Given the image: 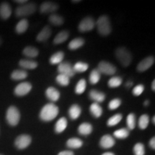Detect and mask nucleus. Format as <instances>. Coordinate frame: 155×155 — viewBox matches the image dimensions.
Returning <instances> with one entry per match:
<instances>
[{
	"label": "nucleus",
	"mask_w": 155,
	"mask_h": 155,
	"mask_svg": "<svg viewBox=\"0 0 155 155\" xmlns=\"http://www.w3.org/2000/svg\"><path fill=\"white\" fill-rule=\"evenodd\" d=\"M129 131L128 129H125V128H123V129H118L114 131V136L117 139H126L129 137Z\"/></svg>",
	"instance_id": "nucleus-33"
},
{
	"label": "nucleus",
	"mask_w": 155,
	"mask_h": 155,
	"mask_svg": "<svg viewBox=\"0 0 155 155\" xmlns=\"http://www.w3.org/2000/svg\"><path fill=\"white\" fill-rule=\"evenodd\" d=\"M0 155H2V154H0Z\"/></svg>",
	"instance_id": "nucleus-53"
},
{
	"label": "nucleus",
	"mask_w": 155,
	"mask_h": 155,
	"mask_svg": "<svg viewBox=\"0 0 155 155\" xmlns=\"http://www.w3.org/2000/svg\"><path fill=\"white\" fill-rule=\"evenodd\" d=\"M127 124L128 129L132 130L135 128L136 126V116L134 114L131 113L127 116Z\"/></svg>",
	"instance_id": "nucleus-39"
},
{
	"label": "nucleus",
	"mask_w": 155,
	"mask_h": 155,
	"mask_svg": "<svg viewBox=\"0 0 155 155\" xmlns=\"http://www.w3.org/2000/svg\"><path fill=\"white\" fill-rule=\"evenodd\" d=\"M100 73H104L105 75H112L116 73V68L114 65L106 61L100 62L97 68Z\"/></svg>",
	"instance_id": "nucleus-9"
},
{
	"label": "nucleus",
	"mask_w": 155,
	"mask_h": 155,
	"mask_svg": "<svg viewBox=\"0 0 155 155\" xmlns=\"http://www.w3.org/2000/svg\"><path fill=\"white\" fill-rule=\"evenodd\" d=\"M149 144H150V147L152 149V150H154L155 149V137H152V138L150 139Z\"/></svg>",
	"instance_id": "nucleus-44"
},
{
	"label": "nucleus",
	"mask_w": 155,
	"mask_h": 155,
	"mask_svg": "<svg viewBox=\"0 0 155 155\" xmlns=\"http://www.w3.org/2000/svg\"><path fill=\"white\" fill-rule=\"evenodd\" d=\"M29 26L28 21L26 19H21L15 27V31L17 34H22L26 32Z\"/></svg>",
	"instance_id": "nucleus-24"
},
{
	"label": "nucleus",
	"mask_w": 155,
	"mask_h": 155,
	"mask_svg": "<svg viewBox=\"0 0 155 155\" xmlns=\"http://www.w3.org/2000/svg\"><path fill=\"white\" fill-rule=\"evenodd\" d=\"M96 25L98 32L101 35L106 36L111 33V26L108 17L106 15H102L98 19Z\"/></svg>",
	"instance_id": "nucleus-2"
},
{
	"label": "nucleus",
	"mask_w": 155,
	"mask_h": 155,
	"mask_svg": "<svg viewBox=\"0 0 155 155\" xmlns=\"http://www.w3.org/2000/svg\"><path fill=\"white\" fill-rule=\"evenodd\" d=\"M59 114V108L54 104H48L42 108L40 112V119L43 121H50L53 120Z\"/></svg>",
	"instance_id": "nucleus-1"
},
{
	"label": "nucleus",
	"mask_w": 155,
	"mask_h": 155,
	"mask_svg": "<svg viewBox=\"0 0 155 155\" xmlns=\"http://www.w3.org/2000/svg\"><path fill=\"white\" fill-rule=\"evenodd\" d=\"M68 127V121L66 118L61 117V119H58V121L56 122L55 126V131L56 133L60 134L65 131Z\"/></svg>",
	"instance_id": "nucleus-20"
},
{
	"label": "nucleus",
	"mask_w": 155,
	"mask_h": 155,
	"mask_svg": "<svg viewBox=\"0 0 155 155\" xmlns=\"http://www.w3.org/2000/svg\"><path fill=\"white\" fill-rule=\"evenodd\" d=\"M154 63V58L152 56H149L144 60H142L137 65V71L139 72H144L150 68Z\"/></svg>",
	"instance_id": "nucleus-11"
},
{
	"label": "nucleus",
	"mask_w": 155,
	"mask_h": 155,
	"mask_svg": "<svg viewBox=\"0 0 155 155\" xmlns=\"http://www.w3.org/2000/svg\"><path fill=\"white\" fill-rule=\"evenodd\" d=\"M115 55L118 61L124 67L129 66L131 63V61H132L131 53L125 48L121 47L117 48L115 52Z\"/></svg>",
	"instance_id": "nucleus-4"
},
{
	"label": "nucleus",
	"mask_w": 155,
	"mask_h": 155,
	"mask_svg": "<svg viewBox=\"0 0 155 155\" xmlns=\"http://www.w3.org/2000/svg\"><path fill=\"white\" fill-rule=\"evenodd\" d=\"M93 131V127L89 123H82L78 128V131L81 135L87 136L91 134Z\"/></svg>",
	"instance_id": "nucleus-19"
},
{
	"label": "nucleus",
	"mask_w": 155,
	"mask_h": 155,
	"mask_svg": "<svg viewBox=\"0 0 155 155\" xmlns=\"http://www.w3.org/2000/svg\"><path fill=\"white\" fill-rule=\"evenodd\" d=\"M100 146L104 149H109L115 144L114 137L109 134H105L101 137L100 140Z\"/></svg>",
	"instance_id": "nucleus-13"
},
{
	"label": "nucleus",
	"mask_w": 155,
	"mask_h": 155,
	"mask_svg": "<svg viewBox=\"0 0 155 155\" xmlns=\"http://www.w3.org/2000/svg\"><path fill=\"white\" fill-rule=\"evenodd\" d=\"M149 123H150V117L147 114H143L142 116H140L139 119V127L141 129L144 130V129H147V127H148Z\"/></svg>",
	"instance_id": "nucleus-32"
},
{
	"label": "nucleus",
	"mask_w": 155,
	"mask_h": 155,
	"mask_svg": "<svg viewBox=\"0 0 155 155\" xmlns=\"http://www.w3.org/2000/svg\"><path fill=\"white\" fill-rule=\"evenodd\" d=\"M58 71L60 74H63L66 76L71 78L74 76L76 73L73 69V65H71L68 62H62L58 65Z\"/></svg>",
	"instance_id": "nucleus-7"
},
{
	"label": "nucleus",
	"mask_w": 155,
	"mask_h": 155,
	"mask_svg": "<svg viewBox=\"0 0 155 155\" xmlns=\"http://www.w3.org/2000/svg\"><path fill=\"white\" fill-rule=\"evenodd\" d=\"M58 155H74V153H73L72 151L65 150V151H63V152H59Z\"/></svg>",
	"instance_id": "nucleus-43"
},
{
	"label": "nucleus",
	"mask_w": 155,
	"mask_h": 155,
	"mask_svg": "<svg viewBox=\"0 0 155 155\" xmlns=\"http://www.w3.org/2000/svg\"><path fill=\"white\" fill-rule=\"evenodd\" d=\"M56 82L62 86H67L70 83V78L63 74H59L56 77Z\"/></svg>",
	"instance_id": "nucleus-37"
},
{
	"label": "nucleus",
	"mask_w": 155,
	"mask_h": 155,
	"mask_svg": "<svg viewBox=\"0 0 155 155\" xmlns=\"http://www.w3.org/2000/svg\"><path fill=\"white\" fill-rule=\"evenodd\" d=\"M15 2H16L17 4H19V5H23V4H25L28 2V1H26V0H16V1H15Z\"/></svg>",
	"instance_id": "nucleus-45"
},
{
	"label": "nucleus",
	"mask_w": 155,
	"mask_h": 155,
	"mask_svg": "<svg viewBox=\"0 0 155 155\" xmlns=\"http://www.w3.org/2000/svg\"><path fill=\"white\" fill-rule=\"evenodd\" d=\"M49 21L51 24L57 25V26L63 25L64 22V19L63 17L57 14H53L50 15L49 17Z\"/></svg>",
	"instance_id": "nucleus-34"
},
{
	"label": "nucleus",
	"mask_w": 155,
	"mask_h": 155,
	"mask_svg": "<svg viewBox=\"0 0 155 155\" xmlns=\"http://www.w3.org/2000/svg\"><path fill=\"white\" fill-rule=\"evenodd\" d=\"M2 38H0V46L2 45Z\"/></svg>",
	"instance_id": "nucleus-51"
},
{
	"label": "nucleus",
	"mask_w": 155,
	"mask_h": 155,
	"mask_svg": "<svg viewBox=\"0 0 155 155\" xmlns=\"http://www.w3.org/2000/svg\"><path fill=\"white\" fill-rule=\"evenodd\" d=\"M81 114V108L77 104H73L70 107L68 114L71 119L75 120L79 117Z\"/></svg>",
	"instance_id": "nucleus-22"
},
{
	"label": "nucleus",
	"mask_w": 155,
	"mask_h": 155,
	"mask_svg": "<svg viewBox=\"0 0 155 155\" xmlns=\"http://www.w3.org/2000/svg\"><path fill=\"white\" fill-rule=\"evenodd\" d=\"M32 85L29 82H22L19 83L15 87L14 93L17 96H24L28 94L32 90Z\"/></svg>",
	"instance_id": "nucleus-10"
},
{
	"label": "nucleus",
	"mask_w": 155,
	"mask_h": 155,
	"mask_svg": "<svg viewBox=\"0 0 155 155\" xmlns=\"http://www.w3.org/2000/svg\"><path fill=\"white\" fill-rule=\"evenodd\" d=\"M122 83V79L121 77H113L108 81V85L110 88H117V87L120 86Z\"/></svg>",
	"instance_id": "nucleus-38"
},
{
	"label": "nucleus",
	"mask_w": 155,
	"mask_h": 155,
	"mask_svg": "<svg viewBox=\"0 0 155 155\" xmlns=\"http://www.w3.org/2000/svg\"><path fill=\"white\" fill-rule=\"evenodd\" d=\"M152 89L153 91H155V80H154L152 81Z\"/></svg>",
	"instance_id": "nucleus-46"
},
{
	"label": "nucleus",
	"mask_w": 155,
	"mask_h": 155,
	"mask_svg": "<svg viewBox=\"0 0 155 155\" xmlns=\"http://www.w3.org/2000/svg\"><path fill=\"white\" fill-rule=\"evenodd\" d=\"M67 147L71 149H78L83 146V141L78 138H71L68 140Z\"/></svg>",
	"instance_id": "nucleus-29"
},
{
	"label": "nucleus",
	"mask_w": 155,
	"mask_h": 155,
	"mask_svg": "<svg viewBox=\"0 0 155 155\" xmlns=\"http://www.w3.org/2000/svg\"><path fill=\"white\" fill-rule=\"evenodd\" d=\"M101 79V73L97 69H94L91 72L89 75V81L91 84L94 85L99 82Z\"/></svg>",
	"instance_id": "nucleus-30"
},
{
	"label": "nucleus",
	"mask_w": 155,
	"mask_h": 155,
	"mask_svg": "<svg viewBox=\"0 0 155 155\" xmlns=\"http://www.w3.org/2000/svg\"><path fill=\"white\" fill-rule=\"evenodd\" d=\"M90 112L95 118H99L102 115L103 109L98 103H93L90 106Z\"/></svg>",
	"instance_id": "nucleus-26"
},
{
	"label": "nucleus",
	"mask_w": 155,
	"mask_h": 155,
	"mask_svg": "<svg viewBox=\"0 0 155 155\" xmlns=\"http://www.w3.org/2000/svg\"><path fill=\"white\" fill-rule=\"evenodd\" d=\"M58 5L52 2H45L40 5V11L41 13H52L58 10Z\"/></svg>",
	"instance_id": "nucleus-12"
},
{
	"label": "nucleus",
	"mask_w": 155,
	"mask_h": 155,
	"mask_svg": "<svg viewBox=\"0 0 155 155\" xmlns=\"http://www.w3.org/2000/svg\"><path fill=\"white\" fill-rule=\"evenodd\" d=\"M19 65L24 70H33L38 67V64L33 60L22 59L19 62Z\"/></svg>",
	"instance_id": "nucleus-16"
},
{
	"label": "nucleus",
	"mask_w": 155,
	"mask_h": 155,
	"mask_svg": "<svg viewBox=\"0 0 155 155\" xmlns=\"http://www.w3.org/2000/svg\"><path fill=\"white\" fill-rule=\"evenodd\" d=\"M32 142V138L28 134H21L17 137L15 141V145L18 150H25L30 146Z\"/></svg>",
	"instance_id": "nucleus-6"
},
{
	"label": "nucleus",
	"mask_w": 155,
	"mask_h": 155,
	"mask_svg": "<svg viewBox=\"0 0 155 155\" xmlns=\"http://www.w3.org/2000/svg\"><path fill=\"white\" fill-rule=\"evenodd\" d=\"M27 77H28V73L26 72V71L22 69L15 70L12 71L11 74V78L14 81L24 80Z\"/></svg>",
	"instance_id": "nucleus-21"
},
{
	"label": "nucleus",
	"mask_w": 155,
	"mask_h": 155,
	"mask_svg": "<svg viewBox=\"0 0 155 155\" xmlns=\"http://www.w3.org/2000/svg\"><path fill=\"white\" fill-rule=\"evenodd\" d=\"M45 95L47 98L52 102L58 101L59 100L60 96H61V94L54 87H49L47 88L45 91Z\"/></svg>",
	"instance_id": "nucleus-15"
},
{
	"label": "nucleus",
	"mask_w": 155,
	"mask_h": 155,
	"mask_svg": "<svg viewBox=\"0 0 155 155\" xmlns=\"http://www.w3.org/2000/svg\"><path fill=\"white\" fill-rule=\"evenodd\" d=\"M6 120L7 124L12 127H15L20 121V112L16 106H10L6 113Z\"/></svg>",
	"instance_id": "nucleus-3"
},
{
	"label": "nucleus",
	"mask_w": 155,
	"mask_h": 155,
	"mask_svg": "<svg viewBox=\"0 0 155 155\" xmlns=\"http://www.w3.org/2000/svg\"><path fill=\"white\" fill-rule=\"evenodd\" d=\"M102 155H115V154H114L113 152H105V153H104V154H103Z\"/></svg>",
	"instance_id": "nucleus-47"
},
{
	"label": "nucleus",
	"mask_w": 155,
	"mask_h": 155,
	"mask_svg": "<svg viewBox=\"0 0 155 155\" xmlns=\"http://www.w3.org/2000/svg\"><path fill=\"white\" fill-rule=\"evenodd\" d=\"M144 86H143V85L141 84L137 85V86H135V88L133 89L132 92H133L134 96H140V95L143 93V91H144Z\"/></svg>",
	"instance_id": "nucleus-42"
},
{
	"label": "nucleus",
	"mask_w": 155,
	"mask_h": 155,
	"mask_svg": "<svg viewBox=\"0 0 155 155\" xmlns=\"http://www.w3.org/2000/svg\"><path fill=\"white\" fill-rule=\"evenodd\" d=\"M12 15L11 6L7 2H2L0 5V17L6 20L9 19Z\"/></svg>",
	"instance_id": "nucleus-14"
},
{
	"label": "nucleus",
	"mask_w": 155,
	"mask_h": 155,
	"mask_svg": "<svg viewBox=\"0 0 155 155\" xmlns=\"http://www.w3.org/2000/svg\"><path fill=\"white\" fill-rule=\"evenodd\" d=\"M86 81L84 79H81L80 81L78 82L75 86V92L78 95H81L83 94V92L86 91Z\"/></svg>",
	"instance_id": "nucleus-31"
},
{
	"label": "nucleus",
	"mask_w": 155,
	"mask_h": 155,
	"mask_svg": "<svg viewBox=\"0 0 155 155\" xmlns=\"http://www.w3.org/2000/svg\"><path fill=\"white\" fill-rule=\"evenodd\" d=\"M122 119V115L121 114H117L110 117L107 121V125L108 127H114L119 123Z\"/></svg>",
	"instance_id": "nucleus-36"
},
{
	"label": "nucleus",
	"mask_w": 155,
	"mask_h": 155,
	"mask_svg": "<svg viewBox=\"0 0 155 155\" xmlns=\"http://www.w3.org/2000/svg\"><path fill=\"white\" fill-rule=\"evenodd\" d=\"M121 101L119 99V98H115V99L111 100V101L108 104V108L111 110H115L121 106Z\"/></svg>",
	"instance_id": "nucleus-41"
},
{
	"label": "nucleus",
	"mask_w": 155,
	"mask_h": 155,
	"mask_svg": "<svg viewBox=\"0 0 155 155\" xmlns=\"http://www.w3.org/2000/svg\"><path fill=\"white\" fill-rule=\"evenodd\" d=\"M22 53L25 56L29 58H35L38 56L39 51L36 48L32 47V46H28L24 48Z\"/></svg>",
	"instance_id": "nucleus-23"
},
{
	"label": "nucleus",
	"mask_w": 155,
	"mask_h": 155,
	"mask_svg": "<svg viewBox=\"0 0 155 155\" xmlns=\"http://www.w3.org/2000/svg\"><path fill=\"white\" fill-rule=\"evenodd\" d=\"M75 73H83L88 69V65L83 62H78L73 65Z\"/></svg>",
	"instance_id": "nucleus-35"
},
{
	"label": "nucleus",
	"mask_w": 155,
	"mask_h": 155,
	"mask_svg": "<svg viewBox=\"0 0 155 155\" xmlns=\"http://www.w3.org/2000/svg\"><path fill=\"white\" fill-rule=\"evenodd\" d=\"M89 97L93 101H94V103H101L105 100L106 95L104 93L98 91L97 90H91L89 92Z\"/></svg>",
	"instance_id": "nucleus-17"
},
{
	"label": "nucleus",
	"mask_w": 155,
	"mask_h": 155,
	"mask_svg": "<svg viewBox=\"0 0 155 155\" xmlns=\"http://www.w3.org/2000/svg\"><path fill=\"white\" fill-rule=\"evenodd\" d=\"M64 53L60 51L57 53H54L53 55L50 58V63L52 65H59L60 63H62L64 59Z\"/></svg>",
	"instance_id": "nucleus-25"
},
{
	"label": "nucleus",
	"mask_w": 155,
	"mask_h": 155,
	"mask_svg": "<svg viewBox=\"0 0 155 155\" xmlns=\"http://www.w3.org/2000/svg\"><path fill=\"white\" fill-rule=\"evenodd\" d=\"M154 121H155V117L154 116V117L152 118V121H153V124H154V123H155Z\"/></svg>",
	"instance_id": "nucleus-50"
},
{
	"label": "nucleus",
	"mask_w": 155,
	"mask_h": 155,
	"mask_svg": "<svg viewBox=\"0 0 155 155\" xmlns=\"http://www.w3.org/2000/svg\"><path fill=\"white\" fill-rule=\"evenodd\" d=\"M50 35H51V28L49 26H45L38 35L36 39L39 42H45L48 40Z\"/></svg>",
	"instance_id": "nucleus-18"
},
{
	"label": "nucleus",
	"mask_w": 155,
	"mask_h": 155,
	"mask_svg": "<svg viewBox=\"0 0 155 155\" xmlns=\"http://www.w3.org/2000/svg\"><path fill=\"white\" fill-rule=\"evenodd\" d=\"M69 37V32L68 31L63 30L59 32L57 35L55 36V39L53 40V42L55 44H62L68 40Z\"/></svg>",
	"instance_id": "nucleus-28"
},
{
	"label": "nucleus",
	"mask_w": 155,
	"mask_h": 155,
	"mask_svg": "<svg viewBox=\"0 0 155 155\" xmlns=\"http://www.w3.org/2000/svg\"><path fill=\"white\" fill-rule=\"evenodd\" d=\"M149 104H150V102H149V101H147V100H146L144 101V105L145 106H147L149 105Z\"/></svg>",
	"instance_id": "nucleus-48"
},
{
	"label": "nucleus",
	"mask_w": 155,
	"mask_h": 155,
	"mask_svg": "<svg viewBox=\"0 0 155 155\" xmlns=\"http://www.w3.org/2000/svg\"><path fill=\"white\" fill-rule=\"evenodd\" d=\"M95 26H96V22L94 19L91 17H87L83 19L79 23L78 30L82 32H88V31L92 30Z\"/></svg>",
	"instance_id": "nucleus-8"
},
{
	"label": "nucleus",
	"mask_w": 155,
	"mask_h": 155,
	"mask_svg": "<svg viewBox=\"0 0 155 155\" xmlns=\"http://www.w3.org/2000/svg\"><path fill=\"white\" fill-rule=\"evenodd\" d=\"M36 9L35 4L27 2L17 7L15 10V15L17 17H28L35 12Z\"/></svg>",
	"instance_id": "nucleus-5"
},
{
	"label": "nucleus",
	"mask_w": 155,
	"mask_h": 155,
	"mask_svg": "<svg viewBox=\"0 0 155 155\" xmlns=\"http://www.w3.org/2000/svg\"><path fill=\"white\" fill-rule=\"evenodd\" d=\"M134 154V155H144L145 147L144 145L141 143H137L134 145L133 149Z\"/></svg>",
	"instance_id": "nucleus-40"
},
{
	"label": "nucleus",
	"mask_w": 155,
	"mask_h": 155,
	"mask_svg": "<svg viewBox=\"0 0 155 155\" xmlns=\"http://www.w3.org/2000/svg\"><path fill=\"white\" fill-rule=\"evenodd\" d=\"M80 1H73V2H79Z\"/></svg>",
	"instance_id": "nucleus-52"
},
{
	"label": "nucleus",
	"mask_w": 155,
	"mask_h": 155,
	"mask_svg": "<svg viewBox=\"0 0 155 155\" xmlns=\"http://www.w3.org/2000/svg\"><path fill=\"white\" fill-rule=\"evenodd\" d=\"M131 85H132V83H131V82H128L127 83V85H126V86H127V87H129V86H131Z\"/></svg>",
	"instance_id": "nucleus-49"
},
{
	"label": "nucleus",
	"mask_w": 155,
	"mask_h": 155,
	"mask_svg": "<svg viewBox=\"0 0 155 155\" xmlns=\"http://www.w3.org/2000/svg\"><path fill=\"white\" fill-rule=\"evenodd\" d=\"M84 40L81 38H77L73 39V40H71L68 44V48L71 50H77L78 48L82 47V46L84 45Z\"/></svg>",
	"instance_id": "nucleus-27"
}]
</instances>
